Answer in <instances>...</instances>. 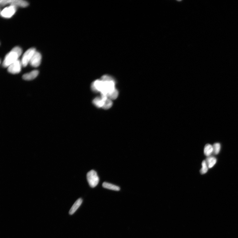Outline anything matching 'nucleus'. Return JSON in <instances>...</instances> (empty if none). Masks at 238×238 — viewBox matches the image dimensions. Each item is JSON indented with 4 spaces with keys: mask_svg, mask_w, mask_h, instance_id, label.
<instances>
[{
    "mask_svg": "<svg viewBox=\"0 0 238 238\" xmlns=\"http://www.w3.org/2000/svg\"><path fill=\"white\" fill-rule=\"evenodd\" d=\"M22 50L21 48L16 47L13 48L7 55L3 62L2 66L5 68L8 67L13 63L18 60Z\"/></svg>",
    "mask_w": 238,
    "mask_h": 238,
    "instance_id": "obj_1",
    "label": "nucleus"
},
{
    "mask_svg": "<svg viewBox=\"0 0 238 238\" xmlns=\"http://www.w3.org/2000/svg\"><path fill=\"white\" fill-rule=\"evenodd\" d=\"M87 178L88 184L91 188H95L99 183V177L96 172L94 170L88 172L87 174Z\"/></svg>",
    "mask_w": 238,
    "mask_h": 238,
    "instance_id": "obj_2",
    "label": "nucleus"
},
{
    "mask_svg": "<svg viewBox=\"0 0 238 238\" xmlns=\"http://www.w3.org/2000/svg\"><path fill=\"white\" fill-rule=\"evenodd\" d=\"M2 6H5L8 4L15 7H20L25 8L29 5V3L26 1L22 0H2L0 1Z\"/></svg>",
    "mask_w": 238,
    "mask_h": 238,
    "instance_id": "obj_3",
    "label": "nucleus"
},
{
    "mask_svg": "<svg viewBox=\"0 0 238 238\" xmlns=\"http://www.w3.org/2000/svg\"><path fill=\"white\" fill-rule=\"evenodd\" d=\"M36 51L35 48H30L26 51L23 55L21 62L22 66L26 67L29 63L35 53Z\"/></svg>",
    "mask_w": 238,
    "mask_h": 238,
    "instance_id": "obj_4",
    "label": "nucleus"
},
{
    "mask_svg": "<svg viewBox=\"0 0 238 238\" xmlns=\"http://www.w3.org/2000/svg\"><path fill=\"white\" fill-rule=\"evenodd\" d=\"M22 66L21 61L18 60L9 66L8 71L12 74H18L21 71Z\"/></svg>",
    "mask_w": 238,
    "mask_h": 238,
    "instance_id": "obj_5",
    "label": "nucleus"
},
{
    "mask_svg": "<svg viewBox=\"0 0 238 238\" xmlns=\"http://www.w3.org/2000/svg\"><path fill=\"white\" fill-rule=\"evenodd\" d=\"M16 11V7L10 5L3 9L1 12V14L3 17L9 18L11 17L15 14Z\"/></svg>",
    "mask_w": 238,
    "mask_h": 238,
    "instance_id": "obj_6",
    "label": "nucleus"
},
{
    "mask_svg": "<svg viewBox=\"0 0 238 238\" xmlns=\"http://www.w3.org/2000/svg\"><path fill=\"white\" fill-rule=\"evenodd\" d=\"M41 60V55L40 53L36 51L33 55L29 63L32 67H37L40 65Z\"/></svg>",
    "mask_w": 238,
    "mask_h": 238,
    "instance_id": "obj_7",
    "label": "nucleus"
},
{
    "mask_svg": "<svg viewBox=\"0 0 238 238\" xmlns=\"http://www.w3.org/2000/svg\"><path fill=\"white\" fill-rule=\"evenodd\" d=\"M39 74V71L38 70H34L31 72L23 75L22 78L26 81H31L35 79L37 77Z\"/></svg>",
    "mask_w": 238,
    "mask_h": 238,
    "instance_id": "obj_8",
    "label": "nucleus"
},
{
    "mask_svg": "<svg viewBox=\"0 0 238 238\" xmlns=\"http://www.w3.org/2000/svg\"><path fill=\"white\" fill-rule=\"evenodd\" d=\"M83 200L81 198H79L75 202L69 211V213L70 215L73 214L80 207L82 203Z\"/></svg>",
    "mask_w": 238,
    "mask_h": 238,
    "instance_id": "obj_9",
    "label": "nucleus"
},
{
    "mask_svg": "<svg viewBox=\"0 0 238 238\" xmlns=\"http://www.w3.org/2000/svg\"><path fill=\"white\" fill-rule=\"evenodd\" d=\"M102 186L105 188L112 190L119 191L120 190V187L105 182L102 184Z\"/></svg>",
    "mask_w": 238,
    "mask_h": 238,
    "instance_id": "obj_10",
    "label": "nucleus"
},
{
    "mask_svg": "<svg viewBox=\"0 0 238 238\" xmlns=\"http://www.w3.org/2000/svg\"><path fill=\"white\" fill-rule=\"evenodd\" d=\"M208 167L209 168L213 167L217 162L216 158L212 156L208 157L206 160Z\"/></svg>",
    "mask_w": 238,
    "mask_h": 238,
    "instance_id": "obj_11",
    "label": "nucleus"
},
{
    "mask_svg": "<svg viewBox=\"0 0 238 238\" xmlns=\"http://www.w3.org/2000/svg\"><path fill=\"white\" fill-rule=\"evenodd\" d=\"M204 153L206 156L209 157L213 153V148L212 145L209 144H207L204 148Z\"/></svg>",
    "mask_w": 238,
    "mask_h": 238,
    "instance_id": "obj_12",
    "label": "nucleus"
},
{
    "mask_svg": "<svg viewBox=\"0 0 238 238\" xmlns=\"http://www.w3.org/2000/svg\"><path fill=\"white\" fill-rule=\"evenodd\" d=\"M105 101L101 97H97L94 99L93 101V103L98 108H102L104 104Z\"/></svg>",
    "mask_w": 238,
    "mask_h": 238,
    "instance_id": "obj_13",
    "label": "nucleus"
},
{
    "mask_svg": "<svg viewBox=\"0 0 238 238\" xmlns=\"http://www.w3.org/2000/svg\"><path fill=\"white\" fill-rule=\"evenodd\" d=\"M118 92L117 89L115 88L114 90L107 94L106 95L108 98L111 100H115L118 97Z\"/></svg>",
    "mask_w": 238,
    "mask_h": 238,
    "instance_id": "obj_14",
    "label": "nucleus"
},
{
    "mask_svg": "<svg viewBox=\"0 0 238 238\" xmlns=\"http://www.w3.org/2000/svg\"><path fill=\"white\" fill-rule=\"evenodd\" d=\"M202 167L200 170V173L201 174H204L206 173L208 170V167L206 160H203L202 163Z\"/></svg>",
    "mask_w": 238,
    "mask_h": 238,
    "instance_id": "obj_15",
    "label": "nucleus"
},
{
    "mask_svg": "<svg viewBox=\"0 0 238 238\" xmlns=\"http://www.w3.org/2000/svg\"><path fill=\"white\" fill-rule=\"evenodd\" d=\"M213 146V154L217 155L219 153L221 149V145L219 143H215L214 144Z\"/></svg>",
    "mask_w": 238,
    "mask_h": 238,
    "instance_id": "obj_16",
    "label": "nucleus"
},
{
    "mask_svg": "<svg viewBox=\"0 0 238 238\" xmlns=\"http://www.w3.org/2000/svg\"><path fill=\"white\" fill-rule=\"evenodd\" d=\"M112 105V102L110 99L108 98L106 100L104 104L102 107L105 110H107V109L110 108Z\"/></svg>",
    "mask_w": 238,
    "mask_h": 238,
    "instance_id": "obj_17",
    "label": "nucleus"
},
{
    "mask_svg": "<svg viewBox=\"0 0 238 238\" xmlns=\"http://www.w3.org/2000/svg\"><path fill=\"white\" fill-rule=\"evenodd\" d=\"M101 80L104 81H114V79L111 76L107 75L102 76Z\"/></svg>",
    "mask_w": 238,
    "mask_h": 238,
    "instance_id": "obj_18",
    "label": "nucleus"
}]
</instances>
